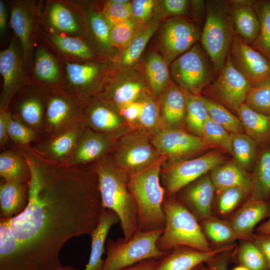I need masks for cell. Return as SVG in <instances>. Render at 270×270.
<instances>
[{
    "instance_id": "cell-34",
    "label": "cell",
    "mask_w": 270,
    "mask_h": 270,
    "mask_svg": "<svg viewBox=\"0 0 270 270\" xmlns=\"http://www.w3.org/2000/svg\"><path fill=\"white\" fill-rule=\"evenodd\" d=\"M209 174L216 193L234 186H251V174L234 161L218 165Z\"/></svg>"
},
{
    "instance_id": "cell-21",
    "label": "cell",
    "mask_w": 270,
    "mask_h": 270,
    "mask_svg": "<svg viewBox=\"0 0 270 270\" xmlns=\"http://www.w3.org/2000/svg\"><path fill=\"white\" fill-rule=\"evenodd\" d=\"M236 246L234 244H228L208 252L178 246L158 258L152 270H195L200 264L209 262L222 252L232 250Z\"/></svg>"
},
{
    "instance_id": "cell-26",
    "label": "cell",
    "mask_w": 270,
    "mask_h": 270,
    "mask_svg": "<svg viewBox=\"0 0 270 270\" xmlns=\"http://www.w3.org/2000/svg\"><path fill=\"white\" fill-rule=\"evenodd\" d=\"M160 118L164 128H180L185 123L184 92L172 81L160 97Z\"/></svg>"
},
{
    "instance_id": "cell-56",
    "label": "cell",
    "mask_w": 270,
    "mask_h": 270,
    "mask_svg": "<svg viewBox=\"0 0 270 270\" xmlns=\"http://www.w3.org/2000/svg\"><path fill=\"white\" fill-rule=\"evenodd\" d=\"M262 254L270 270V235L254 234L252 241Z\"/></svg>"
},
{
    "instance_id": "cell-19",
    "label": "cell",
    "mask_w": 270,
    "mask_h": 270,
    "mask_svg": "<svg viewBox=\"0 0 270 270\" xmlns=\"http://www.w3.org/2000/svg\"><path fill=\"white\" fill-rule=\"evenodd\" d=\"M0 74L2 78L0 110H6L16 93L28 82L22 50L14 40L0 52Z\"/></svg>"
},
{
    "instance_id": "cell-49",
    "label": "cell",
    "mask_w": 270,
    "mask_h": 270,
    "mask_svg": "<svg viewBox=\"0 0 270 270\" xmlns=\"http://www.w3.org/2000/svg\"><path fill=\"white\" fill-rule=\"evenodd\" d=\"M102 15L110 28L132 18L131 1L111 0L106 2L101 8Z\"/></svg>"
},
{
    "instance_id": "cell-24",
    "label": "cell",
    "mask_w": 270,
    "mask_h": 270,
    "mask_svg": "<svg viewBox=\"0 0 270 270\" xmlns=\"http://www.w3.org/2000/svg\"><path fill=\"white\" fill-rule=\"evenodd\" d=\"M44 41L66 60L77 62H84L94 60L96 54L88 41L82 37L62 34H50L40 29Z\"/></svg>"
},
{
    "instance_id": "cell-60",
    "label": "cell",
    "mask_w": 270,
    "mask_h": 270,
    "mask_svg": "<svg viewBox=\"0 0 270 270\" xmlns=\"http://www.w3.org/2000/svg\"><path fill=\"white\" fill-rule=\"evenodd\" d=\"M256 232L257 234L270 235V214L268 220L261 224L256 229Z\"/></svg>"
},
{
    "instance_id": "cell-33",
    "label": "cell",
    "mask_w": 270,
    "mask_h": 270,
    "mask_svg": "<svg viewBox=\"0 0 270 270\" xmlns=\"http://www.w3.org/2000/svg\"><path fill=\"white\" fill-rule=\"evenodd\" d=\"M84 10L88 38L104 52L110 53L113 48L110 43L111 28L104 18L101 9L84 2H80Z\"/></svg>"
},
{
    "instance_id": "cell-37",
    "label": "cell",
    "mask_w": 270,
    "mask_h": 270,
    "mask_svg": "<svg viewBox=\"0 0 270 270\" xmlns=\"http://www.w3.org/2000/svg\"><path fill=\"white\" fill-rule=\"evenodd\" d=\"M160 20L152 19L136 32L128 46L124 50L120 58V64L127 68L133 66L140 58L147 43L158 30Z\"/></svg>"
},
{
    "instance_id": "cell-16",
    "label": "cell",
    "mask_w": 270,
    "mask_h": 270,
    "mask_svg": "<svg viewBox=\"0 0 270 270\" xmlns=\"http://www.w3.org/2000/svg\"><path fill=\"white\" fill-rule=\"evenodd\" d=\"M50 34H62L88 39L84 13L79 2L50 1L43 13L40 12Z\"/></svg>"
},
{
    "instance_id": "cell-42",
    "label": "cell",
    "mask_w": 270,
    "mask_h": 270,
    "mask_svg": "<svg viewBox=\"0 0 270 270\" xmlns=\"http://www.w3.org/2000/svg\"><path fill=\"white\" fill-rule=\"evenodd\" d=\"M257 146L258 144L246 134H233L232 155L234 161L248 172L256 161Z\"/></svg>"
},
{
    "instance_id": "cell-9",
    "label": "cell",
    "mask_w": 270,
    "mask_h": 270,
    "mask_svg": "<svg viewBox=\"0 0 270 270\" xmlns=\"http://www.w3.org/2000/svg\"><path fill=\"white\" fill-rule=\"evenodd\" d=\"M162 156L148 135L138 130L121 136L114 152L115 163L129 175L148 168Z\"/></svg>"
},
{
    "instance_id": "cell-50",
    "label": "cell",
    "mask_w": 270,
    "mask_h": 270,
    "mask_svg": "<svg viewBox=\"0 0 270 270\" xmlns=\"http://www.w3.org/2000/svg\"><path fill=\"white\" fill-rule=\"evenodd\" d=\"M140 26L132 18L113 26L110 32L112 48L124 50L130 45Z\"/></svg>"
},
{
    "instance_id": "cell-3",
    "label": "cell",
    "mask_w": 270,
    "mask_h": 270,
    "mask_svg": "<svg viewBox=\"0 0 270 270\" xmlns=\"http://www.w3.org/2000/svg\"><path fill=\"white\" fill-rule=\"evenodd\" d=\"M166 160L162 156L150 166L129 175L128 187L138 208V231L164 229L165 216L162 208L165 190L161 185V166Z\"/></svg>"
},
{
    "instance_id": "cell-62",
    "label": "cell",
    "mask_w": 270,
    "mask_h": 270,
    "mask_svg": "<svg viewBox=\"0 0 270 270\" xmlns=\"http://www.w3.org/2000/svg\"><path fill=\"white\" fill-rule=\"evenodd\" d=\"M60 270H76V269L72 266H63Z\"/></svg>"
},
{
    "instance_id": "cell-2",
    "label": "cell",
    "mask_w": 270,
    "mask_h": 270,
    "mask_svg": "<svg viewBox=\"0 0 270 270\" xmlns=\"http://www.w3.org/2000/svg\"><path fill=\"white\" fill-rule=\"evenodd\" d=\"M94 171L98 177L104 207L119 217L124 240L130 239L138 227L137 206L128 187L129 174L110 161L98 164Z\"/></svg>"
},
{
    "instance_id": "cell-40",
    "label": "cell",
    "mask_w": 270,
    "mask_h": 270,
    "mask_svg": "<svg viewBox=\"0 0 270 270\" xmlns=\"http://www.w3.org/2000/svg\"><path fill=\"white\" fill-rule=\"evenodd\" d=\"M184 92L186 98L185 124L194 134L202 138L204 125L210 118L208 110L200 98V95Z\"/></svg>"
},
{
    "instance_id": "cell-39",
    "label": "cell",
    "mask_w": 270,
    "mask_h": 270,
    "mask_svg": "<svg viewBox=\"0 0 270 270\" xmlns=\"http://www.w3.org/2000/svg\"><path fill=\"white\" fill-rule=\"evenodd\" d=\"M84 132L77 124L54 137L48 146V154L56 160L69 158Z\"/></svg>"
},
{
    "instance_id": "cell-35",
    "label": "cell",
    "mask_w": 270,
    "mask_h": 270,
    "mask_svg": "<svg viewBox=\"0 0 270 270\" xmlns=\"http://www.w3.org/2000/svg\"><path fill=\"white\" fill-rule=\"evenodd\" d=\"M236 114L246 134L258 144L270 141V116L252 110L244 104L240 106Z\"/></svg>"
},
{
    "instance_id": "cell-47",
    "label": "cell",
    "mask_w": 270,
    "mask_h": 270,
    "mask_svg": "<svg viewBox=\"0 0 270 270\" xmlns=\"http://www.w3.org/2000/svg\"><path fill=\"white\" fill-rule=\"evenodd\" d=\"M244 104L252 110L270 116V80L251 86Z\"/></svg>"
},
{
    "instance_id": "cell-22",
    "label": "cell",
    "mask_w": 270,
    "mask_h": 270,
    "mask_svg": "<svg viewBox=\"0 0 270 270\" xmlns=\"http://www.w3.org/2000/svg\"><path fill=\"white\" fill-rule=\"evenodd\" d=\"M215 192L208 172L182 188L176 197L200 222L212 216Z\"/></svg>"
},
{
    "instance_id": "cell-44",
    "label": "cell",
    "mask_w": 270,
    "mask_h": 270,
    "mask_svg": "<svg viewBox=\"0 0 270 270\" xmlns=\"http://www.w3.org/2000/svg\"><path fill=\"white\" fill-rule=\"evenodd\" d=\"M254 8L260 22V30L251 46L270 60V1H255Z\"/></svg>"
},
{
    "instance_id": "cell-32",
    "label": "cell",
    "mask_w": 270,
    "mask_h": 270,
    "mask_svg": "<svg viewBox=\"0 0 270 270\" xmlns=\"http://www.w3.org/2000/svg\"><path fill=\"white\" fill-rule=\"evenodd\" d=\"M251 174L248 198L270 202V144L266 146L256 158Z\"/></svg>"
},
{
    "instance_id": "cell-57",
    "label": "cell",
    "mask_w": 270,
    "mask_h": 270,
    "mask_svg": "<svg viewBox=\"0 0 270 270\" xmlns=\"http://www.w3.org/2000/svg\"><path fill=\"white\" fill-rule=\"evenodd\" d=\"M10 112L4 110H0V142L3 145L6 142L8 136V118Z\"/></svg>"
},
{
    "instance_id": "cell-53",
    "label": "cell",
    "mask_w": 270,
    "mask_h": 270,
    "mask_svg": "<svg viewBox=\"0 0 270 270\" xmlns=\"http://www.w3.org/2000/svg\"><path fill=\"white\" fill-rule=\"evenodd\" d=\"M156 0L131 1L132 18L140 26L148 22L154 10Z\"/></svg>"
},
{
    "instance_id": "cell-23",
    "label": "cell",
    "mask_w": 270,
    "mask_h": 270,
    "mask_svg": "<svg viewBox=\"0 0 270 270\" xmlns=\"http://www.w3.org/2000/svg\"><path fill=\"white\" fill-rule=\"evenodd\" d=\"M270 214V202L248 198L227 221L242 240L252 241L254 226Z\"/></svg>"
},
{
    "instance_id": "cell-55",
    "label": "cell",
    "mask_w": 270,
    "mask_h": 270,
    "mask_svg": "<svg viewBox=\"0 0 270 270\" xmlns=\"http://www.w3.org/2000/svg\"><path fill=\"white\" fill-rule=\"evenodd\" d=\"M142 108L140 100L131 102L120 109L121 114L131 128L136 127Z\"/></svg>"
},
{
    "instance_id": "cell-5",
    "label": "cell",
    "mask_w": 270,
    "mask_h": 270,
    "mask_svg": "<svg viewBox=\"0 0 270 270\" xmlns=\"http://www.w3.org/2000/svg\"><path fill=\"white\" fill-rule=\"evenodd\" d=\"M206 14L200 42L218 72L224 66L236 32L229 0H206Z\"/></svg>"
},
{
    "instance_id": "cell-6",
    "label": "cell",
    "mask_w": 270,
    "mask_h": 270,
    "mask_svg": "<svg viewBox=\"0 0 270 270\" xmlns=\"http://www.w3.org/2000/svg\"><path fill=\"white\" fill-rule=\"evenodd\" d=\"M163 230L138 231L128 240L108 238L102 270H122L147 259L162 257L168 252L160 251L156 242Z\"/></svg>"
},
{
    "instance_id": "cell-41",
    "label": "cell",
    "mask_w": 270,
    "mask_h": 270,
    "mask_svg": "<svg viewBox=\"0 0 270 270\" xmlns=\"http://www.w3.org/2000/svg\"><path fill=\"white\" fill-rule=\"evenodd\" d=\"M142 108L136 127L146 134H154L164 128L162 122L160 106L150 92L146 93L140 100ZM148 135V134H147Z\"/></svg>"
},
{
    "instance_id": "cell-61",
    "label": "cell",
    "mask_w": 270,
    "mask_h": 270,
    "mask_svg": "<svg viewBox=\"0 0 270 270\" xmlns=\"http://www.w3.org/2000/svg\"><path fill=\"white\" fill-rule=\"evenodd\" d=\"M195 270H218V269L214 264H211L209 267H206L202 263L198 266Z\"/></svg>"
},
{
    "instance_id": "cell-18",
    "label": "cell",
    "mask_w": 270,
    "mask_h": 270,
    "mask_svg": "<svg viewBox=\"0 0 270 270\" xmlns=\"http://www.w3.org/2000/svg\"><path fill=\"white\" fill-rule=\"evenodd\" d=\"M229 56L234 66L252 86L270 80V60L236 34Z\"/></svg>"
},
{
    "instance_id": "cell-46",
    "label": "cell",
    "mask_w": 270,
    "mask_h": 270,
    "mask_svg": "<svg viewBox=\"0 0 270 270\" xmlns=\"http://www.w3.org/2000/svg\"><path fill=\"white\" fill-rule=\"evenodd\" d=\"M250 192V187L238 186L218 192L216 210L218 214L224 216L236 210L249 198Z\"/></svg>"
},
{
    "instance_id": "cell-43",
    "label": "cell",
    "mask_w": 270,
    "mask_h": 270,
    "mask_svg": "<svg viewBox=\"0 0 270 270\" xmlns=\"http://www.w3.org/2000/svg\"><path fill=\"white\" fill-rule=\"evenodd\" d=\"M206 107L210 118L222 126L232 134L244 133L243 126L238 118L221 104L208 98L200 96Z\"/></svg>"
},
{
    "instance_id": "cell-36",
    "label": "cell",
    "mask_w": 270,
    "mask_h": 270,
    "mask_svg": "<svg viewBox=\"0 0 270 270\" xmlns=\"http://www.w3.org/2000/svg\"><path fill=\"white\" fill-rule=\"evenodd\" d=\"M36 84L35 91L24 96L18 106L19 114L23 120L33 127L38 126L42 122L48 94L43 90L45 86Z\"/></svg>"
},
{
    "instance_id": "cell-10",
    "label": "cell",
    "mask_w": 270,
    "mask_h": 270,
    "mask_svg": "<svg viewBox=\"0 0 270 270\" xmlns=\"http://www.w3.org/2000/svg\"><path fill=\"white\" fill-rule=\"evenodd\" d=\"M224 154L212 150L194 159L185 160L161 170L165 198L175 196L184 187L208 173L224 161Z\"/></svg>"
},
{
    "instance_id": "cell-4",
    "label": "cell",
    "mask_w": 270,
    "mask_h": 270,
    "mask_svg": "<svg viewBox=\"0 0 270 270\" xmlns=\"http://www.w3.org/2000/svg\"><path fill=\"white\" fill-rule=\"evenodd\" d=\"M162 208L165 226L156 242L160 251L169 252L182 246L203 252L216 248L206 238L198 220L175 196L165 198Z\"/></svg>"
},
{
    "instance_id": "cell-1",
    "label": "cell",
    "mask_w": 270,
    "mask_h": 270,
    "mask_svg": "<svg viewBox=\"0 0 270 270\" xmlns=\"http://www.w3.org/2000/svg\"><path fill=\"white\" fill-rule=\"evenodd\" d=\"M28 203L0 220V270H60V254L72 238L91 234L103 212L94 172L47 168L26 157Z\"/></svg>"
},
{
    "instance_id": "cell-63",
    "label": "cell",
    "mask_w": 270,
    "mask_h": 270,
    "mask_svg": "<svg viewBox=\"0 0 270 270\" xmlns=\"http://www.w3.org/2000/svg\"><path fill=\"white\" fill-rule=\"evenodd\" d=\"M232 270H249L247 268H246L244 267V266L240 265L239 266L236 267Z\"/></svg>"
},
{
    "instance_id": "cell-45",
    "label": "cell",
    "mask_w": 270,
    "mask_h": 270,
    "mask_svg": "<svg viewBox=\"0 0 270 270\" xmlns=\"http://www.w3.org/2000/svg\"><path fill=\"white\" fill-rule=\"evenodd\" d=\"M0 174L5 182L28 183L30 178L28 166L16 155L4 152L0 155Z\"/></svg>"
},
{
    "instance_id": "cell-58",
    "label": "cell",
    "mask_w": 270,
    "mask_h": 270,
    "mask_svg": "<svg viewBox=\"0 0 270 270\" xmlns=\"http://www.w3.org/2000/svg\"><path fill=\"white\" fill-rule=\"evenodd\" d=\"M158 259H147L122 270H152L156 265Z\"/></svg>"
},
{
    "instance_id": "cell-51",
    "label": "cell",
    "mask_w": 270,
    "mask_h": 270,
    "mask_svg": "<svg viewBox=\"0 0 270 270\" xmlns=\"http://www.w3.org/2000/svg\"><path fill=\"white\" fill-rule=\"evenodd\" d=\"M232 136L233 134L210 118L206 122L203 130L202 138L231 154H232Z\"/></svg>"
},
{
    "instance_id": "cell-28",
    "label": "cell",
    "mask_w": 270,
    "mask_h": 270,
    "mask_svg": "<svg viewBox=\"0 0 270 270\" xmlns=\"http://www.w3.org/2000/svg\"><path fill=\"white\" fill-rule=\"evenodd\" d=\"M256 0H229L236 34L251 46L260 30V22L254 5Z\"/></svg>"
},
{
    "instance_id": "cell-29",
    "label": "cell",
    "mask_w": 270,
    "mask_h": 270,
    "mask_svg": "<svg viewBox=\"0 0 270 270\" xmlns=\"http://www.w3.org/2000/svg\"><path fill=\"white\" fill-rule=\"evenodd\" d=\"M118 222L120 220L115 212L110 209L104 210L98 226L90 234L91 252L84 270H102L104 260L102 258L108 234L111 227Z\"/></svg>"
},
{
    "instance_id": "cell-25",
    "label": "cell",
    "mask_w": 270,
    "mask_h": 270,
    "mask_svg": "<svg viewBox=\"0 0 270 270\" xmlns=\"http://www.w3.org/2000/svg\"><path fill=\"white\" fill-rule=\"evenodd\" d=\"M112 143V138L106 134L90 130L84 131L68 164L72 166L94 160L106 154Z\"/></svg>"
},
{
    "instance_id": "cell-20",
    "label": "cell",
    "mask_w": 270,
    "mask_h": 270,
    "mask_svg": "<svg viewBox=\"0 0 270 270\" xmlns=\"http://www.w3.org/2000/svg\"><path fill=\"white\" fill-rule=\"evenodd\" d=\"M84 116L87 122L95 132L111 137L122 136L130 132L132 128L112 103L97 98L86 100Z\"/></svg>"
},
{
    "instance_id": "cell-13",
    "label": "cell",
    "mask_w": 270,
    "mask_h": 270,
    "mask_svg": "<svg viewBox=\"0 0 270 270\" xmlns=\"http://www.w3.org/2000/svg\"><path fill=\"white\" fill-rule=\"evenodd\" d=\"M40 10L32 0L11 2L10 24L20 44L26 74L32 64L36 40L40 36Z\"/></svg>"
},
{
    "instance_id": "cell-59",
    "label": "cell",
    "mask_w": 270,
    "mask_h": 270,
    "mask_svg": "<svg viewBox=\"0 0 270 270\" xmlns=\"http://www.w3.org/2000/svg\"><path fill=\"white\" fill-rule=\"evenodd\" d=\"M8 13L6 6L2 0H0V34L4 35L7 26Z\"/></svg>"
},
{
    "instance_id": "cell-12",
    "label": "cell",
    "mask_w": 270,
    "mask_h": 270,
    "mask_svg": "<svg viewBox=\"0 0 270 270\" xmlns=\"http://www.w3.org/2000/svg\"><path fill=\"white\" fill-rule=\"evenodd\" d=\"M62 87L67 91L88 98L100 92L112 70L107 64L88 62H77L62 60Z\"/></svg>"
},
{
    "instance_id": "cell-48",
    "label": "cell",
    "mask_w": 270,
    "mask_h": 270,
    "mask_svg": "<svg viewBox=\"0 0 270 270\" xmlns=\"http://www.w3.org/2000/svg\"><path fill=\"white\" fill-rule=\"evenodd\" d=\"M236 254L240 265L249 270H268L262 254L252 241L242 240Z\"/></svg>"
},
{
    "instance_id": "cell-27",
    "label": "cell",
    "mask_w": 270,
    "mask_h": 270,
    "mask_svg": "<svg viewBox=\"0 0 270 270\" xmlns=\"http://www.w3.org/2000/svg\"><path fill=\"white\" fill-rule=\"evenodd\" d=\"M62 66L54 56L42 46H36L33 62V82L48 88L61 86Z\"/></svg>"
},
{
    "instance_id": "cell-8",
    "label": "cell",
    "mask_w": 270,
    "mask_h": 270,
    "mask_svg": "<svg viewBox=\"0 0 270 270\" xmlns=\"http://www.w3.org/2000/svg\"><path fill=\"white\" fill-rule=\"evenodd\" d=\"M152 144L172 165L209 150L218 148L204 138L188 133L182 128H164L152 134Z\"/></svg>"
},
{
    "instance_id": "cell-31",
    "label": "cell",
    "mask_w": 270,
    "mask_h": 270,
    "mask_svg": "<svg viewBox=\"0 0 270 270\" xmlns=\"http://www.w3.org/2000/svg\"><path fill=\"white\" fill-rule=\"evenodd\" d=\"M144 72L152 95L154 99L160 98L172 82L168 63L160 54L152 52L146 60Z\"/></svg>"
},
{
    "instance_id": "cell-11",
    "label": "cell",
    "mask_w": 270,
    "mask_h": 270,
    "mask_svg": "<svg viewBox=\"0 0 270 270\" xmlns=\"http://www.w3.org/2000/svg\"><path fill=\"white\" fill-rule=\"evenodd\" d=\"M86 100L62 86L50 88L44 116L46 124L54 137L76 126L72 123L84 114Z\"/></svg>"
},
{
    "instance_id": "cell-52",
    "label": "cell",
    "mask_w": 270,
    "mask_h": 270,
    "mask_svg": "<svg viewBox=\"0 0 270 270\" xmlns=\"http://www.w3.org/2000/svg\"><path fill=\"white\" fill-rule=\"evenodd\" d=\"M191 4L192 1L187 0L156 1L154 8L155 16L153 19L160 20L162 17L182 16L188 12Z\"/></svg>"
},
{
    "instance_id": "cell-15",
    "label": "cell",
    "mask_w": 270,
    "mask_h": 270,
    "mask_svg": "<svg viewBox=\"0 0 270 270\" xmlns=\"http://www.w3.org/2000/svg\"><path fill=\"white\" fill-rule=\"evenodd\" d=\"M251 86L249 82L234 66L228 54L216 78L202 92L208 98L236 113L240 106L244 103Z\"/></svg>"
},
{
    "instance_id": "cell-38",
    "label": "cell",
    "mask_w": 270,
    "mask_h": 270,
    "mask_svg": "<svg viewBox=\"0 0 270 270\" xmlns=\"http://www.w3.org/2000/svg\"><path fill=\"white\" fill-rule=\"evenodd\" d=\"M202 232L211 244L219 246L232 244L236 240H242L227 220L210 216L200 222Z\"/></svg>"
},
{
    "instance_id": "cell-54",
    "label": "cell",
    "mask_w": 270,
    "mask_h": 270,
    "mask_svg": "<svg viewBox=\"0 0 270 270\" xmlns=\"http://www.w3.org/2000/svg\"><path fill=\"white\" fill-rule=\"evenodd\" d=\"M8 136L14 141L21 144H26L33 140L34 131L19 121L12 118L10 112L8 130Z\"/></svg>"
},
{
    "instance_id": "cell-7",
    "label": "cell",
    "mask_w": 270,
    "mask_h": 270,
    "mask_svg": "<svg viewBox=\"0 0 270 270\" xmlns=\"http://www.w3.org/2000/svg\"><path fill=\"white\" fill-rule=\"evenodd\" d=\"M170 73L174 82L181 90L196 96L200 95L218 74L200 42L170 64Z\"/></svg>"
},
{
    "instance_id": "cell-17",
    "label": "cell",
    "mask_w": 270,
    "mask_h": 270,
    "mask_svg": "<svg viewBox=\"0 0 270 270\" xmlns=\"http://www.w3.org/2000/svg\"><path fill=\"white\" fill-rule=\"evenodd\" d=\"M150 92L142 75L134 70H112L100 92V98L112 103L119 110L139 100Z\"/></svg>"
},
{
    "instance_id": "cell-14",
    "label": "cell",
    "mask_w": 270,
    "mask_h": 270,
    "mask_svg": "<svg viewBox=\"0 0 270 270\" xmlns=\"http://www.w3.org/2000/svg\"><path fill=\"white\" fill-rule=\"evenodd\" d=\"M158 28L159 47L168 64L196 44L202 32L199 26L183 16L168 18Z\"/></svg>"
},
{
    "instance_id": "cell-30",
    "label": "cell",
    "mask_w": 270,
    "mask_h": 270,
    "mask_svg": "<svg viewBox=\"0 0 270 270\" xmlns=\"http://www.w3.org/2000/svg\"><path fill=\"white\" fill-rule=\"evenodd\" d=\"M28 203V183L5 182L0 184V218H10L20 214Z\"/></svg>"
}]
</instances>
